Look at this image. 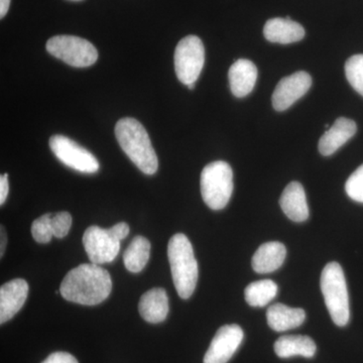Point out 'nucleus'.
<instances>
[{"label": "nucleus", "instance_id": "18", "mask_svg": "<svg viewBox=\"0 0 363 363\" xmlns=\"http://www.w3.org/2000/svg\"><path fill=\"white\" fill-rule=\"evenodd\" d=\"M286 257V250L278 241L264 243L252 257V269L257 274H269L283 266Z\"/></svg>", "mask_w": 363, "mask_h": 363}, {"label": "nucleus", "instance_id": "16", "mask_svg": "<svg viewBox=\"0 0 363 363\" xmlns=\"http://www.w3.org/2000/svg\"><path fill=\"white\" fill-rule=\"evenodd\" d=\"M279 205L288 218L295 222H304L309 218V206L304 188L298 182H292L284 190Z\"/></svg>", "mask_w": 363, "mask_h": 363}, {"label": "nucleus", "instance_id": "8", "mask_svg": "<svg viewBox=\"0 0 363 363\" xmlns=\"http://www.w3.org/2000/svg\"><path fill=\"white\" fill-rule=\"evenodd\" d=\"M205 64V48L201 39L196 35L184 38L175 51L177 77L185 85L195 83Z\"/></svg>", "mask_w": 363, "mask_h": 363}, {"label": "nucleus", "instance_id": "10", "mask_svg": "<svg viewBox=\"0 0 363 363\" xmlns=\"http://www.w3.org/2000/svg\"><path fill=\"white\" fill-rule=\"evenodd\" d=\"M245 333L236 324L224 325L215 334L204 357V363H227L240 348Z\"/></svg>", "mask_w": 363, "mask_h": 363}, {"label": "nucleus", "instance_id": "20", "mask_svg": "<svg viewBox=\"0 0 363 363\" xmlns=\"http://www.w3.org/2000/svg\"><path fill=\"white\" fill-rule=\"evenodd\" d=\"M274 352L279 358L303 357L312 358L316 353L317 346L309 336H281L274 343Z\"/></svg>", "mask_w": 363, "mask_h": 363}, {"label": "nucleus", "instance_id": "6", "mask_svg": "<svg viewBox=\"0 0 363 363\" xmlns=\"http://www.w3.org/2000/svg\"><path fill=\"white\" fill-rule=\"evenodd\" d=\"M200 185L205 204L212 210L223 209L233 196V169L226 162H210L203 169Z\"/></svg>", "mask_w": 363, "mask_h": 363}, {"label": "nucleus", "instance_id": "1", "mask_svg": "<svg viewBox=\"0 0 363 363\" xmlns=\"http://www.w3.org/2000/svg\"><path fill=\"white\" fill-rule=\"evenodd\" d=\"M112 289L111 274L99 264H84L66 274L60 293L69 302L86 306L100 304L108 298Z\"/></svg>", "mask_w": 363, "mask_h": 363}, {"label": "nucleus", "instance_id": "5", "mask_svg": "<svg viewBox=\"0 0 363 363\" xmlns=\"http://www.w3.org/2000/svg\"><path fill=\"white\" fill-rule=\"evenodd\" d=\"M130 233V226L121 222L109 229L92 225L86 229L83 245L92 264H108L113 262L121 250V241Z\"/></svg>", "mask_w": 363, "mask_h": 363}, {"label": "nucleus", "instance_id": "22", "mask_svg": "<svg viewBox=\"0 0 363 363\" xmlns=\"http://www.w3.org/2000/svg\"><path fill=\"white\" fill-rule=\"evenodd\" d=\"M278 285L272 279L252 281L245 288V301L252 307H264L278 295Z\"/></svg>", "mask_w": 363, "mask_h": 363}, {"label": "nucleus", "instance_id": "23", "mask_svg": "<svg viewBox=\"0 0 363 363\" xmlns=\"http://www.w3.org/2000/svg\"><path fill=\"white\" fill-rule=\"evenodd\" d=\"M345 75L353 89L363 96V55H354L346 61Z\"/></svg>", "mask_w": 363, "mask_h": 363}, {"label": "nucleus", "instance_id": "24", "mask_svg": "<svg viewBox=\"0 0 363 363\" xmlns=\"http://www.w3.org/2000/svg\"><path fill=\"white\" fill-rule=\"evenodd\" d=\"M52 213L42 215L33 222L32 234L33 240L39 243H49L52 236L51 224Z\"/></svg>", "mask_w": 363, "mask_h": 363}, {"label": "nucleus", "instance_id": "27", "mask_svg": "<svg viewBox=\"0 0 363 363\" xmlns=\"http://www.w3.org/2000/svg\"><path fill=\"white\" fill-rule=\"evenodd\" d=\"M42 363H79L73 355L68 352H55Z\"/></svg>", "mask_w": 363, "mask_h": 363}, {"label": "nucleus", "instance_id": "14", "mask_svg": "<svg viewBox=\"0 0 363 363\" xmlns=\"http://www.w3.org/2000/svg\"><path fill=\"white\" fill-rule=\"evenodd\" d=\"M229 85L234 96H247L255 88L257 79V68L252 61L240 59L234 62L228 72Z\"/></svg>", "mask_w": 363, "mask_h": 363}, {"label": "nucleus", "instance_id": "2", "mask_svg": "<svg viewBox=\"0 0 363 363\" xmlns=\"http://www.w3.org/2000/svg\"><path fill=\"white\" fill-rule=\"evenodd\" d=\"M117 142L130 161L145 175H154L159 160L152 147L149 133L140 121L130 117L121 119L116 125Z\"/></svg>", "mask_w": 363, "mask_h": 363}, {"label": "nucleus", "instance_id": "3", "mask_svg": "<svg viewBox=\"0 0 363 363\" xmlns=\"http://www.w3.org/2000/svg\"><path fill=\"white\" fill-rule=\"evenodd\" d=\"M168 257L177 292L186 300L194 293L199 269L194 250L185 234L177 233L169 240Z\"/></svg>", "mask_w": 363, "mask_h": 363}, {"label": "nucleus", "instance_id": "29", "mask_svg": "<svg viewBox=\"0 0 363 363\" xmlns=\"http://www.w3.org/2000/svg\"><path fill=\"white\" fill-rule=\"evenodd\" d=\"M11 0H0V18H4L11 6Z\"/></svg>", "mask_w": 363, "mask_h": 363}, {"label": "nucleus", "instance_id": "32", "mask_svg": "<svg viewBox=\"0 0 363 363\" xmlns=\"http://www.w3.org/2000/svg\"><path fill=\"white\" fill-rule=\"evenodd\" d=\"M73 1H80V0H73Z\"/></svg>", "mask_w": 363, "mask_h": 363}, {"label": "nucleus", "instance_id": "11", "mask_svg": "<svg viewBox=\"0 0 363 363\" xmlns=\"http://www.w3.org/2000/svg\"><path fill=\"white\" fill-rule=\"evenodd\" d=\"M311 86V76L305 71L296 72L281 79L272 94V106L277 111H286L304 96Z\"/></svg>", "mask_w": 363, "mask_h": 363}, {"label": "nucleus", "instance_id": "19", "mask_svg": "<svg viewBox=\"0 0 363 363\" xmlns=\"http://www.w3.org/2000/svg\"><path fill=\"white\" fill-rule=\"evenodd\" d=\"M306 313L301 308H291L284 304H274L267 309V324L272 330L285 332L298 328L304 323Z\"/></svg>", "mask_w": 363, "mask_h": 363}, {"label": "nucleus", "instance_id": "7", "mask_svg": "<svg viewBox=\"0 0 363 363\" xmlns=\"http://www.w3.org/2000/svg\"><path fill=\"white\" fill-rule=\"evenodd\" d=\"M45 49L55 58L76 68L92 66L98 60L96 48L87 40L74 35L52 37L48 40Z\"/></svg>", "mask_w": 363, "mask_h": 363}, {"label": "nucleus", "instance_id": "28", "mask_svg": "<svg viewBox=\"0 0 363 363\" xmlns=\"http://www.w3.org/2000/svg\"><path fill=\"white\" fill-rule=\"evenodd\" d=\"M9 191V175L4 174V175L0 177V204L4 205L6 202Z\"/></svg>", "mask_w": 363, "mask_h": 363}, {"label": "nucleus", "instance_id": "9", "mask_svg": "<svg viewBox=\"0 0 363 363\" xmlns=\"http://www.w3.org/2000/svg\"><path fill=\"white\" fill-rule=\"evenodd\" d=\"M50 147L60 162L69 168L85 174H94L99 169V162L96 157L65 135L52 136Z\"/></svg>", "mask_w": 363, "mask_h": 363}, {"label": "nucleus", "instance_id": "15", "mask_svg": "<svg viewBox=\"0 0 363 363\" xmlns=\"http://www.w3.org/2000/svg\"><path fill=\"white\" fill-rule=\"evenodd\" d=\"M264 35L271 43L293 44L304 39L305 28L297 21L291 20L289 16L286 18H276L267 21Z\"/></svg>", "mask_w": 363, "mask_h": 363}, {"label": "nucleus", "instance_id": "12", "mask_svg": "<svg viewBox=\"0 0 363 363\" xmlns=\"http://www.w3.org/2000/svg\"><path fill=\"white\" fill-rule=\"evenodd\" d=\"M28 295V284L23 279H16L0 288V324L14 317L25 305Z\"/></svg>", "mask_w": 363, "mask_h": 363}, {"label": "nucleus", "instance_id": "31", "mask_svg": "<svg viewBox=\"0 0 363 363\" xmlns=\"http://www.w3.org/2000/svg\"><path fill=\"white\" fill-rule=\"evenodd\" d=\"M189 89L193 90L195 87V83H193V84L188 85Z\"/></svg>", "mask_w": 363, "mask_h": 363}, {"label": "nucleus", "instance_id": "26", "mask_svg": "<svg viewBox=\"0 0 363 363\" xmlns=\"http://www.w3.org/2000/svg\"><path fill=\"white\" fill-rule=\"evenodd\" d=\"M51 224L55 238H65L72 226L71 214L66 211L52 213Z\"/></svg>", "mask_w": 363, "mask_h": 363}, {"label": "nucleus", "instance_id": "17", "mask_svg": "<svg viewBox=\"0 0 363 363\" xmlns=\"http://www.w3.org/2000/svg\"><path fill=\"white\" fill-rule=\"evenodd\" d=\"M138 311L143 320L149 323L164 321L169 314V298L166 291L155 288L143 294L138 304Z\"/></svg>", "mask_w": 363, "mask_h": 363}, {"label": "nucleus", "instance_id": "13", "mask_svg": "<svg viewBox=\"0 0 363 363\" xmlns=\"http://www.w3.org/2000/svg\"><path fill=\"white\" fill-rule=\"evenodd\" d=\"M357 131V125L351 119L340 117L336 119L333 125L330 126L319 140L320 154L324 157L332 156L337 152L343 145H345Z\"/></svg>", "mask_w": 363, "mask_h": 363}, {"label": "nucleus", "instance_id": "25", "mask_svg": "<svg viewBox=\"0 0 363 363\" xmlns=\"http://www.w3.org/2000/svg\"><path fill=\"white\" fill-rule=\"evenodd\" d=\"M345 191L353 201L363 203V164L348 178Z\"/></svg>", "mask_w": 363, "mask_h": 363}, {"label": "nucleus", "instance_id": "4", "mask_svg": "<svg viewBox=\"0 0 363 363\" xmlns=\"http://www.w3.org/2000/svg\"><path fill=\"white\" fill-rule=\"evenodd\" d=\"M321 290L327 310L339 327L348 324L350 319V296L342 267L338 262L326 264L321 274Z\"/></svg>", "mask_w": 363, "mask_h": 363}, {"label": "nucleus", "instance_id": "21", "mask_svg": "<svg viewBox=\"0 0 363 363\" xmlns=\"http://www.w3.org/2000/svg\"><path fill=\"white\" fill-rule=\"evenodd\" d=\"M150 255V241L143 236H135L123 253L124 266L128 272L138 274L147 266Z\"/></svg>", "mask_w": 363, "mask_h": 363}, {"label": "nucleus", "instance_id": "30", "mask_svg": "<svg viewBox=\"0 0 363 363\" xmlns=\"http://www.w3.org/2000/svg\"><path fill=\"white\" fill-rule=\"evenodd\" d=\"M6 233H4V226H1V257L2 255H4V250H6Z\"/></svg>", "mask_w": 363, "mask_h": 363}]
</instances>
